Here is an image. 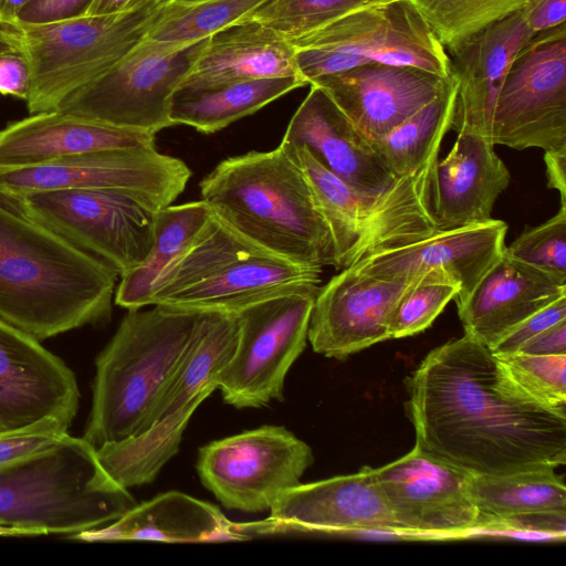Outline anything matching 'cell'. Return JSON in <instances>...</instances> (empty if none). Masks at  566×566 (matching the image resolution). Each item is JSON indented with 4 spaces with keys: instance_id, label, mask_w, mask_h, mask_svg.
Here are the masks:
<instances>
[{
    "instance_id": "cell-11",
    "label": "cell",
    "mask_w": 566,
    "mask_h": 566,
    "mask_svg": "<svg viewBox=\"0 0 566 566\" xmlns=\"http://www.w3.org/2000/svg\"><path fill=\"white\" fill-rule=\"evenodd\" d=\"M318 290L276 295L235 313L238 345L218 377L224 402L243 409L283 400L285 377L308 340Z\"/></svg>"
},
{
    "instance_id": "cell-45",
    "label": "cell",
    "mask_w": 566,
    "mask_h": 566,
    "mask_svg": "<svg viewBox=\"0 0 566 566\" xmlns=\"http://www.w3.org/2000/svg\"><path fill=\"white\" fill-rule=\"evenodd\" d=\"M154 1L170 0H93L83 15H103L136 8Z\"/></svg>"
},
{
    "instance_id": "cell-21",
    "label": "cell",
    "mask_w": 566,
    "mask_h": 566,
    "mask_svg": "<svg viewBox=\"0 0 566 566\" xmlns=\"http://www.w3.org/2000/svg\"><path fill=\"white\" fill-rule=\"evenodd\" d=\"M270 520L293 528L325 533L399 534L376 469L302 484L281 493Z\"/></svg>"
},
{
    "instance_id": "cell-8",
    "label": "cell",
    "mask_w": 566,
    "mask_h": 566,
    "mask_svg": "<svg viewBox=\"0 0 566 566\" xmlns=\"http://www.w3.org/2000/svg\"><path fill=\"white\" fill-rule=\"evenodd\" d=\"M307 84L368 63L412 66L442 77L449 57L410 0H391L352 11L290 40Z\"/></svg>"
},
{
    "instance_id": "cell-14",
    "label": "cell",
    "mask_w": 566,
    "mask_h": 566,
    "mask_svg": "<svg viewBox=\"0 0 566 566\" xmlns=\"http://www.w3.org/2000/svg\"><path fill=\"white\" fill-rule=\"evenodd\" d=\"M191 170L155 147H132L56 158L0 171V192L19 195L63 188L132 193L155 209L170 206L185 190Z\"/></svg>"
},
{
    "instance_id": "cell-15",
    "label": "cell",
    "mask_w": 566,
    "mask_h": 566,
    "mask_svg": "<svg viewBox=\"0 0 566 566\" xmlns=\"http://www.w3.org/2000/svg\"><path fill=\"white\" fill-rule=\"evenodd\" d=\"M376 473L399 534L449 537L475 530L470 474L417 446Z\"/></svg>"
},
{
    "instance_id": "cell-17",
    "label": "cell",
    "mask_w": 566,
    "mask_h": 566,
    "mask_svg": "<svg viewBox=\"0 0 566 566\" xmlns=\"http://www.w3.org/2000/svg\"><path fill=\"white\" fill-rule=\"evenodd\" d=\"M417 279L386 280L342 269L315 296L308 325L313 350L345 359L390 339L394 310Z\"/></svg>"
},
{
    "instance_id": "cell-41",
    "label": "cell",
    "mask_w": 566,
    "mask_h": 566,
    "mask_svg": "<svg viewBox=\"0 0 566 566\" xmlns=\"http://www.w3.org/2000/svg\"><path fill=\"white\" fill-rule=\"evenodd\" d=\"M93 0H31L18 14L27 23H49L83 15Z\"/></svg>"
},
{
    "instance_id": "cell-18",
    "label": "cell",
    "mask_w": 566,
    "mask_h": 566,
    "mask_svg": "<svg viewBox=\"0 0 566 566\" xmlns=\"http://www.w3.org/2000/svg\"><path fill=\"white\" fill-rule=\"evenodd\" d=\"M506 231V223L495 219L438 231L408 244L370 252L349 268L386 280H413L431 271L441 273L457 285L458 306L503 254Z\"/></svg>"
},
{
    "instance_id": "cell-34",
    "label": "cell",
    "mask_w": 566,
    "mask_h": 566,
    "mask_svg": "<svg viewBox=\"0 0 566 566\" xmlns=\"http://www.w3.org/2000/svg\"><path fill=\"white\" fill-rule=\"evenodd\" d=\"M388 1L391 0H266L241 20L258 21L293 40L352 11Z\"/></svg>"
},
{
    "instance_id": "cell-37",
    "label": "cell",
    "mask_w": 566,
    "mask_h": 566,
    "mask_svg": "<svg viewBox=\"0 0 566 566\" xmlns=\"http://www.w3.org/2000/svg\"><path fill=\"white\" fill-rule=\"evenodd\" d=\"M512 378L539 401L566 411V355H496Z\"/></svg>"
},
{
    "instance_id": "cell-28",
    "label": "cell",
    "mask_w": 566,
    "mask_h": 566,
    "mask_svg": "<svg viewBox=\"0 0 566 566\" xmlns=\"http://www.w3.org/2000/svg\"><path fill=\"white\" fill-rule=\"evenodd\" d=\"M307 83L298 75L235 82L213 88L177 90L170 105L174 125L216 133Z\"/></svg>"
},
{
    "instance_id": "cell-12",
    "label": "cell",
    "mask_w": 566,
    "mask_h": 566,
    "mask_svg": "<svg viewBox=\"0 0 566 566\" xmlns=\"http://www.w3.org/2000/svg\"><path fill=\"white\" fill-rule=\"evenodd\" d=\"M313 462L305 441L283 426L265 424L202 446L196 469L223 506L260 513L298 485Z\"/></svg>"
},
{
    "instance_id": "cell-35",
    "label": "cell",
    "mask_w": 566,
    "mask_h": 566,
    "mask_svg": "<svg viewBox=\"0 0 566 566\" xmlns=\"http://www.w3.org/2000/svg\"><path fill=\"white\" fill-rule=\"evenodd\" d=\"M457 294V285L443 274L423 273L395 307L389 326L390 338H402L427 329Z\"/></svg>"
},
{
    "instance_id": "cell-24",
    "label": "cell",
    "mask_w": 566,
    "mask_h": 566,
    "mask_svg": "<svg viewBox=\"0 0 566 566\" xmlns=\"http://www.w3.org/2000/svg\"><path fill=\"white\" fill-rule=\"evenodd\" d=\"M562 296H566L565 284L503 253L458 305V315L464 334L491 349L520 323Z\"/></svg>"
},
{
    "instance_id": "cell-20",
    "label": "cell",
    "mask_w": 566,
    "mask_h": 566,
    "mask_svg": "<svg viewBox=\"0 0 566 566\" xmlns=\"http://www.w3.org/2000/svg\"><path fill=\"white\" fill-rule=\"evenodd\" d=\"M531 38L521 9L446 50L457 88L452 130L491 142L493 113L509 67Z\"/></svg>"
},
{
    "instance_id": "cell-22",
    "label": "cell",
    "mask_w": 566,
    "mask_h": 566,
    "mask_svg": "<svg viewBox=\"0 0 566 566\" xmlns=\"http://www.w3.org/2000/svg\"><path fill=\"white\" fill-rule=\"evenodd\" d=\"M281 143L305 146L323 166L363 195L378 196L395 180L371 140L314 84Z\"/></svg>"
},
{
    "instance_id": "cell-39",
    "label": "cell",
    "mask_w": 566,
    "mask_h": 566,
    "mask_svg": "<svg viewBox=\"0 0 566 566\" xmlns=\"http://www.w3.org/2000/svg\"><path fill=\"white\" fill-rule=\"evenodd\" d=\"M564 319H566V296H562L524 319L491 350L495 355L517 353L531 338Z\"/></svg>"
},
{
    "instance_id": "cell-46",
    "label": "cell",
    "mask_w": 566,
    "mask_h": 566,
    "mask_svg": "<svg viewBox=\"0 0 566 566\" xmlns=\"http://www.w3.org/2000/svg\"><path fill=\"white\" fill-rule=\"evenodd\" d=\"M31 0H0V23L18 19L21 9Z\"/></svg>"
},
{
    "instance_id": "cell-19",
    "label": "cell",
    "mask_w": 566,
    "mask_h": 566,
    "mask_svg": "<svg viewBox=\"0 0 566 566\" xmlns=\"http://www.w3.org/2000/svg\"><path fill=\"white\" fill-rule=\"evenodd\" d=\"M448 81L449 76L421 69L375 62L312 84L321 87L356 128L374 142L434 99Z\"/></svg>"
},
{
    "instance_id": "cell-40",
    "label": "cell",
    "mask_w": 566,
    "mask_h": 566,
    "mask_svg": "<svg viewBox=\"0 0 566 566\" xmlns=\"http://www.w3.org/2000/svg\"><path fill=\"white\" fill-rule=\"evenodd\" d=\"M31 90V67L17 49L0 41V95L27 101Z\"/></svg>"
},
{
    "instance_id": "cell-2",
    "label": "cell",
    "mask_w": 566,
    "mask_h": 566,
    "mask_svg": "<svg viewBox=\"0 0 566 566\" xmlns=\"http://www.w3.org/2000/svg\"><path fill=\"white\" fill-rule=\"evenodd\" d=\"M117 277L0 192V318L40 342L105 325Z\"/></svg>"
},
{
    "instance_id": "cell-10",
    "label": "cell",
    "mask_w": 566,
    "mask_h": 566,
    "mask_svg": "<svg viewBox=\"0 0 566 566\" xmlns=\"http://www.w3.org/2000/svg\"><path fill=\"white\" fill-rule=\"evenodd\" d=\"M207 40L180 45L144 38L57 111L156 135L172 126V96Z\"/></svg>"
},
{
    "instance_id": "cell-36",
    "label": "cell",
    "mask_w": 566,
    "mask_h": 566,
    "mask_svg": "<svg viewBox=\"0 0 566 566\" xmlns=\"http://www.w3.org/2000/svg\"><path fill=\"white\" fill-rule=\"evenodd\" d=\"M503 253L566 285V205L547 221L527 227Z\"/></svg>"
},
{
    "instance_id": "cell-38",
    "label": "cell",
    "mask_w": 566,
    "mask_h": 566,
    "mask_svg": "<svg viewBox=\"0 0 566 566\" xmlns=\"http://www.w3.org/2000/svg\"><path fill=\"white\" fill-rule=\"evenodd\" d=\"M69 427L50 417L28 428L0 434V468L57 443L69 434Z\"/></svg>"
},
{
    "instance_id": "cell-5",
    "label": "cell",
    "mask_w": 566,
    "mask_h": 566,
    "mask_svg": "<svg viewBox=\"0 0 566 566\" xmlns=\"http://www.w3.org/2000/svg\"><path fill=\"white\" fill-rule=\"evenodd\" d=\"M199 313L128 310L98 354L83 434L95 449L137 436L191 339Z\"/></svg>"
},
{
    "instance_id": "cell-7",
    "label": "cell",
    "mask_w": 566,
    "mask_h": 566,
    "mask_svg": "<svg viewBox=\"0 0 566 566\" xmlns=\"http://www.w3.org/2000/svg\"><path fill=\"white\" fill-rule=\"evenodd\" d=\"M170 1L49 23H0V41L19 50L31 67L29 114L57 109L67 96L105 73L146 36Z\"/></svg>"
},
{
    "instance_id": "cell-4",
    "label": "cell",
    "mask_w": 566,
    "mask_h": 566,
    "mask_svg": "<svg viewBox=\"0 0 566 566\" xmlns=\"http://www.w3.org/2000/svg\"><path fill=\"white\" fill-rule=\"evenodd\" d=\"M136 504L83 438L0 468V527L18 535H74L105 526Z\"/></svg>"
},
{
    "instance_id": "cell-31",
    "label": "cell",
    "mask_w": 566,
    "mask_h": 566,
    "mask_svg": "<svg viewBox=\"0 0 566 566\" xmlns=\"http://www.w3.org/2000/svg\"><path fill=\"white\" fill-rule=\"evenodd\" d=\"M455 94L454 80L449 75L448 84L434 99L387 135L371 142L395 178L419 168L433 151L440 150L446 134L451 129Z\"/></svg>"
},
{
    "instance_id": "cell-25",
    "label": "cell",
    "mask_w": 566,
    "mask_h": 566,
    "mask_svg": "<svg viewBox=\"0 0 566 566\" xmlns=\"http://www.w3.org/2000/svg\"><path fill=\"white\" fill-rule=\"evenodd\" d=\"M510 172L494 145L473 133H459L446 158L437 161L433 212L439 231L490 221Z\"/></svg>"
},
{
    "instance_id": "cell-23",
    "label": "cell",
    "mask_w": 566,
    "mask_h": 566,
    "mask_svg": "<svg viewBox=\"0 0 566 566\" xmlns=\"http://www.w3.org/2000/svg\"><path fill=\"white\" fill-rule=\"evenodd\" d=\"M155 134L50 111L0 129V171L101 150L155 147Z\"/></svg>"
},
{
    "instance_id": "cell-44",
    "label": "cell",
    "mask_w": 566,
    "mask_h": 566,
    "mask_svg": "<svg viewBox=\"0 0 566 566\" xmlns=\"http://www.w3.org/2000/svg\"><path fill=\"white\" fill-rule=\"evenodd\" d=\"M547 186L558 190L560 205H566V149L544 151Z\"/></svg>"
},
{
    "instance_id": "cell-47",
    "label": "cell",
    "mask_w": 566,
    "mask_h": 566,
    "mask_svg": "<svg viewBox=\"0 0 566 566\" xmlns=\"http://www.w3.org/2000/svg\"><path fill=\"white\" fill-rule=\"evenodd\" d=\"M0 535L11 536V535H18V534L12 530L0 527Z\"/></svg>"
},
{
    "instance_id": "cell-26",
    "label": "cell",
    "mask_w": 566,
    "mask_h": 566,
    "mask_svg": "<svg viewBox=\"0 0 566 566\" xmlns=\"http://www.w3.org/2000/svg\"><path fill=\"white\" fill-rule=\"evenodd\" d=\"M294 75L301 76L292 42L271 27L241 20L208 38L177 90Z\"/></svg>"
},
{
    "instance_id": "cell-13",
    "label": "cell",
    "mask_w": 566,
    "mask_h": 566,
    "mask_svg": "<svg viewBox=\"0 0 566 566\" xmlns=\"http://www.w3.org/2000/svg\"><path fill=\"white\" fill-rule=\"evenodd\" d=\"M491 142L513 149H566V27L533 35L513 59L492 119Z\"/></svg>"
},
{
    "instance_id": "cell-33",
    "label": "cell",
    "mask_w": 566,
    "mask_h": 566,
    "mask_svg": "<svg viewBox=\"0 0 566 566\" xmlns=\"http://www.w3.org/2000/svg\"><path fill=\"white\" fill-rule=\"evenodd\" d=\"M444 50L525 7L528 0H410Z\"/></svg>"
},
{
    "instance_id": "cell-43",
    "label": "cell",
    "mask_w": 566,
    "mask_h": 566,
    "mask_svg": "<svg viewBox=\"0 0 566 566\" xmlns=\"http://www.w3.org/2000/svg\"><path fill=\"white\" fill-rule=\"evenodd\" d=\"M517 353L527 355H566V319L531 338Z\"/></svg>"
},
{
    "instance_id": "cell-32",
    "label": "cell",
    "mask_w": 566,
    "mask_h": 566,
    "mask_svg": "<svg viewBox=\"0 0 566 566\" xmlns=\"http://www.w3.org/2000/svg\"><path fill=\"white\" fill-rule=\"evenodd\" d=\"M266 0H171L145 39L188 45L234 24Z\"/></svg>"
},
{
    "instance_id": "cell-16",
    "label": "cell",
    "mask_w": 566,
    "mask_h": 566,
    "mask_svg": "<svg viewBox=\"0 0 566 566\" xmlns=\"http://www.w3.org/2000/svg\"><path fill=\"white\" fill-rule=\"evenodd\" d=\"M78 402L75 375L65 363L0 318V434L50 417L71 426Z\"/></svg>"
},
{
    "instance_id": "cell-29",
    "label": "cell",
    "mask_w": 566,
    "mask_h": 566,
    "mask_svg": "<svg viewBox=\"0 0 566 566\" xmlns=\"http://www.w3.org/2000/svg\"><path fill=\"white\" fill-rule=\"evenodd\" d=\"M211 213L203 200L158 210L151 248L137 268L120 276L114 295L116 305L127 310L150 305L161 275L189 247Z\"/></svg>"
},
{
    "instance_id": "cell-6",
    "label": "cell",
    "mask_w": 566,
    "mask_h": 566,
    "mask_svg": "<svg viewBox=\"0 0 566 566\" xmlns=\"http://www.w3.org/2000/svg\"><path fill=\"white\" fill-rule=\"evenodd\" d=\"M321 272L263 249L212 212L164 272L150 305L237 313L276 295L318 289Z\"/></svg>"
},
{
    "instance_id": "cell-1",
    "label": "cell",
    "mask_w": 566,
    "mask_h": 566,
    "mask_svg": "<svg viewBox=\"0 0 566 566\" xmlns=\"http://www.w3.org/2000/svg\"><path fill=\"white\" fill-rule=\"evenodd\" d=\"M416 444L470 475L566 462V411L527 392L485 345L464 334L433 348L406 378Z\"/></svg>"
},
{
    "instance_id": "cell-30",
    "label": "cell",
    "mask_w": 566,
    "mask_h": 566,
    "mask_svg": "<svg viewBox=\"0 0 566 566\" xmlns=\"http://www.w3.org/2000/svg\"><path fill=\"white\" fill-rule=\"evenodd\" d=\"M470 494L480 515L490 518L566 514V486L555 469L471 475Z\"/></svg>"
},
{
    "instance_id": "cell-27",
    "label": "cell",
    "mask_w": 566,
    "mask_h": 566,
    "mask_svg": "<svg viewBox=\"0 0 566 566\" xmlns=\"http://www.w3.org/2000/svg\"><path fill=\"white\" fill-rule=\"evenodd\" d=\"M83 542L158 541L170 543L241 538V530L219 507L180 491L135 504L114 522L69 536Z\"/></svg>"
},
{
    "instance_id": "cell-3",
    "label": "cell",
    "mask_w": 566,
    "mask_h": 566,
    "mask_svg": "<svg viewBox=\"0 0 566 566\" xmlns=\"http://www.w3.org/2000/svg\"><path fill=\"white\" fill-rule=\"evenodd\" d=\"M199 187L212 212L253 243L302 265L336 268L331 230L281 145L222 160Z\"/></svg>"
},
{
    "instance_id": "cell-9",
    "label": "cell",
    "mask_w": 566,
    "mask_h": 566,
    "mask_svg": "<svg viewBox=\"0 0 566 566\" xmlns=\"http://www.w3.org/2000/svg\"><path fill=\"white\" fill-rule=\"evenodd\" d=\"M3 195L34 221L105 262L118 276L137 268L151 248L158 210L132 193L63 188Z\"/></svg>"
},
{
    "instance_id": "cell-42",
    "label": "cell",
    "mask_w": 566,
    "mask_h": 566,
    "mask_svg": "<svg viewBox=\"0 0 566 566\" xmlns=\"http://www.w3.org/2000/svg\"><path fill=\"white\" fill-rule=\"evenodd\" d=\"M531 36L565 23L566 0H528L523 8Z\"/></svg>"
}]
</instances>
